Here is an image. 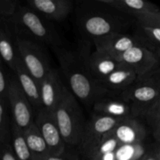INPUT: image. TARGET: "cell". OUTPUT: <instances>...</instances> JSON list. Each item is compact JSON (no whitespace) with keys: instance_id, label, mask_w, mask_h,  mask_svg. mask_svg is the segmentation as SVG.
<instances>
[{"instance_id":"1","label":"cell","mask_w":160,"mask_h":160,"mask_svg":"<svg viewBox=\"0 0 160 160\" xmlns=\"http://www.w3.org/2000/svg\"><path fill=\"white\" fill-rule=\"evenodd\" d=\"M76 23L80 34L92 42L111 34L128 33L135 25V20L94 0L83 2L77 6Z\"/></svg>"},{"instance_id":"2","label":"cell","mask_w":160,"mask_h":160,"mask_svg":"<svg viewBox=\"0 0 160 160\" xmlns=\"http://www.w3.org/2000/svg\"><path fill=\"white\" fill-rule=\"evenodd\" d=\"M59 61L61 70L70 92L86 106H93L107 91L93 78L86 64L84 47L76 51L62 47L52 48Z\"/></svg>"},{"instance_id":"3","label":"cell","mask_w":160,"mask_h":160,"mask_svg":"<svg viewBox=\"0 0 160 160\" xmlns=\"http://www.w3.org/2000/svg\"><path fill=\"white\" fill-rule=\"evenodd\" d=\"M5 20L15 36L31 39L51 48L63 46L52 22L27 5H20L14 15Z\"/></svg>"},{"instance_id":"4","label":"cell","mask_w":160,"mask_h":160,"mask_svg":"<svg viewBox=\"0 0 160 160\" xmlns=\"http://www.w3.org/2000/svg\"><path fill=\"white\" fill-rule=\"evenodd\" d=\"M52 114L66 144L71 146L80 145L86 120L79 101L68 87L65 88L60 101Z\"/></svg>"},{"instance_id":"5","label":"cell","mask_w":160,"mask_h":160,"mask_svg":"<svg viewBox=\"0 0 160 160\" xmlns=\"http://www.w3.org/2000/svg\"><path fill=\"white\" fill-rule=\"evenodd\" d=\"M15 41L22 63L40 83L53 68L45 51V46L34 40L19 36H15Z\"/></svg>"},{"instance_id":"6","label":"cell","mask_w":160,"mask_h":160,"mask_svg":"<svg viewBox=\"0 0 160 160\" xmlns=\"http://www.w3.org/2000/svg\"><path fill=\"white\" fill-rule=\"evenodd\" d=\"M7 102L12 123L24 132L34 123L35 112L14 74L9 76Z\"/></svg>"},{"instance_id":"7","label":"cell","mask_w":160,"mask_h":160,"mask_svg":"<svg viewBox=\"0 0 160 160\" xmlns=\"http://www.w3.org/2000/svg\"><path fill=\"white\" fill-rule=\"evenodd\" d=\"M121 120L107 116L94 114L90 120L86 121L83 131L79 145L83 154L91 159L103 138L111 132Z\"/></svg>"},{"instance_id":"8","label":"cell","mask_w":160,"mask_h":160,"mask_svg":"<svg viewBox=\"0 0 160 160\" xmlns=\"http://www.w3.org/2000/svg\"><path fill=\"white\" fill-rule=\"evenodd\" d=\"M120 94L131 106L133 117L140 119L160 97L159 91L146 79H138Z\"/></svg>"},{"instance_id":"9","label":"cell","mask_w":160,"mask_h":160,"mask_svg":"<svg viewBox=\"0 0 160 160\" xmlns=\"http://www.w3.org/2000/svg\"><path fill=\"white\" fill-rule=\"evenodd\" d=\"M34 123L45 140L51 156H60L65 153L67 144L51 112L42 108L37 110Z\"/></svg>"},{"instance_id":"10","label":"cell","mask_w":160,"mask_h":160,"mask_svg":"<svg viewBox=\"0 0 160 160\" xmlns=\"http://www.w3.org/2000/svg\"><path fill=\"white\" fill-rule=\"evenodd\" d=\"M120 62L130 66L137 73L138 79L145 78L159 67L160 60L148 48L136 45L125 52L120 59Z\"/></svg>"},{"instance_id":"11","label":"cell","mask_w":160,"mask_h":160,"mask_svg":"<svg viewBox=\"0 0 160 160\" xmlns=\"http://www.w3.org/2000/svg\"><path fill=\"white\" fill-rule=\"evenodd\" d=\"M95 114L107 116L119 120L133 117L131 107L121 94L109 92L96 100L92 106Z\"/></svg>"},{"instance_id":"12","label":"cell","mask_w":160,"mask_h":160,"mask_svg":"<svg viewBox=\"0 0 160 160\" xmlns=\"http://www.w3.org/2000/svg\"><path fill=\"white\" fill-rule=\"evenodd\" d=\"M96 51L104 53L120 61L122 55L136 45L138 42L133 34L117 33L102 38L95 39L92 42Z\"/></svg>"},{"instance_id":"13","label":"cell","mask_w":160,"mask_h":160,"mask_svg":"<svg viewBox=\"0 0 160 160\" xmlns=\"http://www.w3.org/2000/svg\"><path fill=\"white\" fill-rule=\"evenodd\" d=\"M39 84L42 108L52 113L60 101L67 86L62 82L59 71L55 68L52 69Z\"/></svg>"},{"instance_id":"14","label":"cell","mask_w":160,"mask_h":160,"mask_svg":"<svg viewBox=\"0 0 160 160\" xmlns=\"http://www.w3.org/2000/svg\"><path fill=\"white\" fill-rule=\"evenodd\" d=\"M26 5L52 23L65 20L73 8L70 0H28Z\"/></svg>"},{"instance_id":"15","label":"cell","mask_w":160,"mask_h":160,"mask_svg":"<svg viewBox=\"0 0 160 160\" xmlns=\"http://www.w3.org/2000/svg\"><path fill=\"white\" fill-rule=\"evenodd\" d=\"M140 118L122 120L111 132L120 145H135L143 143L147 138V129Z\"/></svg>"},{"instance_id":"16","label":"cell","mask_w":160,"mask_h":160,"mask_svg":"<svg viewBox=\"0 0 160 160\" xmlns=\"http://www.w3.org/2000/svg\"><path fill=\"white\" fill-rule=\"evenodd\" d=\"M84 47V57L89 71L96 81L106 79L109 74L121 66L122 62L114 58L95 50L92 52L87 51Z\"/></svg>"},{"instance_id":"17","label":"cell","mask_w":160,"mask_h":160,"mask_svg":"<svg viewBox=\"0 0 160 160\" xmlns=\"http://www.w3.org/2000/svg\"><path fill=\"white\" fill-rule=\"evenodd\" d=\"M138 80L136 72L130 66L122 62L121 66L106 79L98 81L107 92L122 93Z\"/></svg>"},{"instance_id":"18","label":"cell","mask_w":160,"mask_h":160,"mask_svg":"<svg viewBox=\"0 0 160 160\" xmlns=\"http://www.w3.org/2000/svg\"><path fill=\"white\" fill-rule=\"evenodd\" d=\"M0 57L12 72L20 61L15 36L5 20H0Z\"/></svg>"},{"instance_id":"19","label":"cell","mask_w":160,"mask_h":160,"mask_svg":"<svg viewBox=\"0 0 160 160\" xmlns=\"http://www.w3.org/2000/svg\"><path fill=\"white\" fill-rule=\"evenodd\" d=\"M22 91L31 102L36 112L42 109V102L40 95V84L38 81L27 70L21 60L19 62L13 71Z\"/></svg>"},{"instance_id":"20","label":"cell","mask_w":160,"mask_h":160,"mask_svg":"<svg viewBox=\"0 0 160 160\" xmlns=\"http://www.w3.org/2000/svg\"><path fill=\"white\" fill-rule=\"evenodd\" d=\"M102 4L135 19L139 16L159 12L156 5L144 0H98Z\"/></svg>"},{"instance_id":"21","label":"cell","mask_w":160,"mask_h":160,"mask_svg":"<svg viewBox=\"0 0 160 160\" xmlns=\"http://www.w3.org/2000/svg\"><path fill=\"white\" fill-rule=\"evenodd\" d=\"M134 37L139 45L148 48L160 60V28L138 24L134 27Z\"/></svg>"},{"instance_id":"22","label":"cell","mask_w":160,"mask_h":160,"mask_svg":"<svg viewBox=\"0 0 160 160\" xmlns=\"http://www.w3.org/2000/svg\"><path fill=\"white\" fill-rule=\"evenodd\" d=\"M24 136L33 160H45L51 156L49 149L35 123H33L24 131Z\"/></svg>"},{"instance_id":"23","label":"cell","mask_w":160,"mask_h":160,"mask_svg":"<svg viewBox=\"0 0 160 160\" xmlns=\"http://www.w3.org/2000/svg\"><path fill=\"white\" fill-rule=\"evenodd\" d=\"M11 147L18 160H33L25 139L24 132L12 123Z\"/></svg>"},{"instance_id":"24","label":"cell","mask_w":160,"mask_h":160,"mask_svg":"<svg viewBox=\"0 0 160 160\" xmlns=\"http://www.w3.org/2000/svg\"><path fill=\"white\" fill-rule=\"evenodd\" d=\"M7 100L0 98V144L11 145L12 118L9 117Z\"/></svg>"},{"instance_id":"25","label":"cell","mask_w":160,"mask_h":160,"mask_svg":"<svg viewBox=\"0 0 160 160\" xmlns=\"http://www.w3.org/2000/svg\"><path fill=\"white\" fill-rule=\"evenodd\" d=\"M149 150L145 143L120 145L115 152L117 160H139Z\"/></svg>"},{"instance_id":"26","label":"cell","mask_w":160,"mask_h":160,"mask_svg":"<svg viewBox=\"0 0 160 160\" xmlns=\"http://www.w3.org/2000/svg\"><path fill=\"white\" fill-rule=\"evenodd\" d=\"M120 145V144L119 143V142L116 138L115 136L112 134V133H108L103 138L102 141L99 144L98 148H96L95 153H94V155L91 159L95 157V156H101V155L106 154V153L108 152H114L117 151V149Z\"/></svg>"},{"instance_id":"27","label":"cell","mask_w":160,"mask_h":160,"mask_svg":"<svg viewBox=\"0 0 160 160\" xmlns=\"http://www.w3.org/2000/svg\"><path fill=\"white\" fill-rule=\"evenodd\" d=\"M142 119L145 120L152 130L159 124L160 123V97L145 112Z\"/></svg>"},{"instance_id":"28","label":"cell","mask_w":160,"mask_h":160,"mask_svg":"<svg viewBox=\"0 0 160 160\" xmlns=\"http://www.w3.org/2000/svg\"><path fill=\"white\" fill-rule=\"evenodd\" d=\"M20 6L18 1L0 0V20H6L12 17Z\"/></svg>"},{"instance_id":"29","label":"cell","mask_w":160,"mask_h":160,"mask_svg":"<svg viewBox=\"0 0 160 160\" xmlns=\"http://www.w3.org/2000/svg\"><path fill=\"white\" fill-rule=\"evenodd\" d=\"M134 20L138 24L160 28V10L159 12L139 16Z\"/></svg>"},{"instance_id":"30","label":"cell","mask_w":160,"mask_h":160,"mask_svg":"<svg viewBox=\"0 0 160 160\" xmlns=\"http://www.w3.org/2000/svg\"><path fill=\"white\" fill-rule=\"evenodd\" d=\"M4 62L0 57V98L7 100L9 76H8L6 73L4 68Z\"/></svg>"},{"instance_id":"31","label":"cell","mask_w":160,"mask_h":160,"mask_svg":"<svg viewBox=\"0 0 160 160\" xmlns=\"http://www.w3.org/2000/svg\"><path fill=\"white\" fill-rule=\"evenodd\" d=\"M0 160H18L12 151L11 145H2Z\"/></svg>"},{"instance_id":"32","label":"cell","mask_w":160,"mask_h":160,"mask_svg":"<svg viewBox=\"0 0 160 160\" xmlns=\"http://www.w3.org/2000/svg\"><path fill=\"white\" fill-rule=\"evenodd\" d=\"M142 79H146L152 83L153 85L156 86V88L160 92V67H159L156 70H153L152 72L147 75L145 78Z\"/></svg>"},{"instance_id":"33","label":"cell","mask_w":160,"mask_h":160,"mask_svg":"<svg viewBox=\"0 0 160 160\" xmlns=\"http://www.w3.org/2000/svg\"><path fill=\"white\" fill-rule=\"evenodd\" d=\"M139 160H160V145L153 149L149 150Z\"/></svg>"},{"instance_id":"34","label":"cell","mask_w":160,"mask_h":160,"mask_svg":"<svg viewBox=\"0 0 160 160\" xmlns=\"http://www.w3.org/2000/svg\"><path fill=\"white\" fill-rule=\"evenodd\" d=\"M45 160H78L76 156H65V153L60 156H50Z\"/></svg>"},{"instance_id":"35","label":"cell","mask_w":160,"mask_h":160,"mask_svg":"<svg viewBox=\"0 0 160 160\" xmlns=\"http://www.w3.org/2000/svg\"><path fill=\"white\" fill-rule=\"evenodd\" d=\"M90 160H117L116 159V153L114 152H108L106 154L101 155V156H95Z\"/></svg>"},{"instance_id":"36","label":"cell","mask_w":160,"mask_h":160,"mask_svg":"<svg viewBox=\"0 0 160 160\" xmlns=\"http://www.w3.org/2000/svg\"><path fill=\"white\" fill-rule=\"evenodd\" d=\"M152 135L155 140L160 144V123L152 130Z\"/></svg>"},{"instance_id":"37","label":"cell","mask_w":160,"mask_h":160,"mask_svg":"<svg viewBox=\"0 0 160 160\" xmlns=\"http://www.w3.org/2000/svg\"><path fill=\"white\" fill-rule=\"evenodd\" d=\"M1 147H2V145H1V144H0V150H1Z\"/></svg>"}]
</instances>
